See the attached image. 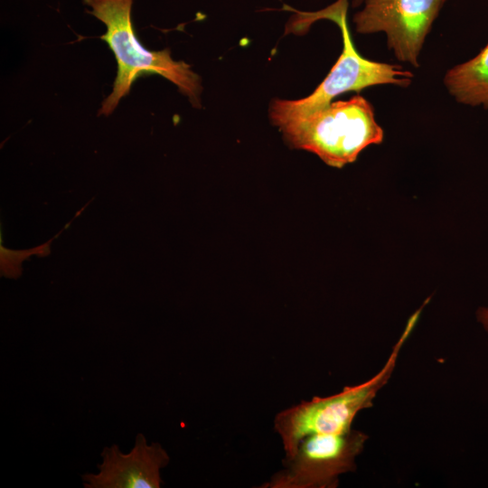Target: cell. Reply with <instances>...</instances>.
Instances as JSON below:
<instances>
[{
	"instance_id": "obj_1",
	"label": "cell",
	"mask_w": 488,
	"mask_h": 488,
	"mask_svg": "<svg viewBox=\"0 0 488 488\" xmlns=\"http://www.w3.org/2000/svg\"><path fill=\"white\" fill-rule=\"evenodd\" d=\"M100 20L107 31L100 38L105 41L117 62V74L112 92L103 101L99 115L108 116L120 99L128 94L132 83L139 76L158 74L177 86L194 106H200L202 90L200 77L183 61L172 59L168 49L146 50L136 36L132 21L133 0H83Z\"/></svg>"
},
{
	"instance_id": "obj_2",
	"label": "cell",
	"mask_w": 488,
	"mask_h": 488,
	"mask_svg": "<svg viewBox=\"0 0 488 488\" xmlns=\"http://www.w3.org/2000/svg\"><path fill=\"white\" fill-rule=\"evenodd\" d=\"M422 306L408 319L400 337L381 370L369 380L347 386L339 393L328 397H314L278 412L274 418V429L281 438L285 452L283 461L296 453L302 439L313 434H341L352 429L356 415L373 406V399L390 379L399 352L412 333Z\"/></svg>"
},
{
	"instance_id": "obj_3",
	"label": "cell",
	"mask_w": 488,
	"mask_h": 488,
	"mask_svg": "<svg viewBox=\"0 0 488 488\" xmlns=\"http://www.w3.org/2000/svg\"><path fill=\"white\" fill-rule=\"evenodd\" d=\"M279 129L293 147L312 152L336 168L353 163L363 149L384 138L371 103L361 95L332 101Z\"/></svg>"
},
{
	"instance_id": "obj_4",
	"label": "cell",
	"mask_w": 488,
	"mask_h": 488,
	"mask_svg": "<svg viewBox=\"0 0 488 488\" xmlns=\"http://www.w3.org/2000/svg\"><path fill=\"white\" fill-rule=\"evenodd\" d=\"M347 0H339L320 17L333 20L341 28L343 52L324 80L309 96L295 100L274 99L269 109L271 122L279 128L330 104L337 96L365 88L393 84L406 87L413 74L399 65L362 57L355 49L346 21Z\"/></svg>"
},
{
	"instance_id": "obj_5",
	"label": "cell",
	"mask_w": 488,
	"mask_h": 488,
	"mask_svg": "<svg viewBox=\"0 0 488 488\" xmlns=\"http://www.w3.org/2000/svg\"><path fill=\"white\" fill-rule=\"evenodd\" d=\"M369 436L351 429L341 434H313L300 442L296 455L283 461L264 488H334L339 476L356 469V458Z\"/></svg>"
},
{
	"instance_id": "obj_6",
	"label": "cell",
	"mask_w": 488,
	"mask_h": 488,
	"mask_svg": "<svg viewBox=\"0 0 488 488\" xmlns=\"http://www.w3.org/2000/svg\"><path fill=\"white\" fill-rule=\"evenodd\" d=\"M445 0H364L353 22L359 33L382 32L400 61L418 67L425 39Z\"/></svg>"
},
{
	"instance_id": "obj_7",
	"label": "cell",
	"mask_w": 488,
	"mask_h": 488,
	"mask_svg": "<svg viewBox=\"0 0 488 488\" xmlns=\"http://www.w3.org/2000/svg\"><path fill=\"white\" fill-rule=\"evenodd\" d=\"M97 473L84 474V488H160L161 470L170 463L167 451L158 442L148 443L138 433L129 453H123L116 444L105 446Z\"/></svg>"
},
{
	"instance_id": "obj_8",
	"label": "cell",
	"mask_w": 488,
	"mask_h": 488,
	"mask_svg": "<svg viewBox=\"0 0 488 488\" xmlns=\"http://www.w3.org/2000/svg\"><path fill=\"white\" fill-rule=\"evenodd\" d=\"M444 83L459 103L488 109V42L474 57L450 69Z\"/></svg>"
},
{
	"instance_id": "obj_9",
	"label": "cell",
	"mask_w": 488,
	"mask_h": 488,
	"mask_svg": "<svg viewBox=\"0 0 488 488\" xmlns=\"http://www.w3.org/2000/svg\"><path fill=\"white\" fill-rule=\"evenodd\" d=\"M476 319L488 333V306H481L476 310Z\"/></svg>"
},
{
	"instance_id": "obj_10",
	"label": "cell",
	"mask_w": 488,
	"mask_h": 488,
	"mask_svg": "<svg viewBox=\"0 0 488 488\" xmlns=\"http://www.w3.org/2000/svg\"><path fill=\"white\" fill-rule=\"evenodd\" d=\"M445 1H446V0H445Z\"/></svg>"
}]
</instances>
